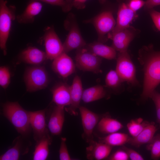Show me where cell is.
Listing matches in <instances>:
<instances>
[{
  "mask_svg": "<svg viewBox=\"0 0 160 160\" xmlns=\"http://www.w3.org/2000/svg\"><path fill=\"white\" fill-rule=\"evenodd\" d=\"M151 47L144 46L139 52L138 60L143 67L144 80L141 95L146 100L160 83V52H154Z\"/></svg>",
  "mask_w": 160,
  "mask_h": 160,
  "instance_id": "1",
  "label": "cell"
},
{
  "mask_svg": "<svg viewBox=\"0 0 160 160\" xmlns=\"http://www.w3.org/2000/svg\"><path fill=\"white\" fill-rule=\"evenodd\" d=\"M2 114L17 132L23 137L30 132L29 111L24 109L17 102H7L2 105Z\"/></svg>",
  "mask_w": 160,
  "mask_h": 160,
  "instance_id": "2",
  "label": "cell"
},
{
  "mask_svg": "<svg viewBox=\"0 0 160 160\" xmlns=\"http://www.w3.org/2000/svg\"><path fill=\"white\" fill-rule=\"evenodd\" d=\"M6 0H0V47L4 55L7 54L6 43L9 37L12 21L16 18V8L8 6Z\"/></svg>",
  "mask_w": 160,
  "mask_h": 160,
  "instance_id": "3",
  "label": "cell"
},
{
  "mask_svg": "<svg viewBox=\"0 0 160 160\" xmlns=\"http://www.w3.org/2000/svg\"><path fill=\"white\" fill-rule=\"evenodd\" d=\"M64 25L65 28L68 30V33L63 44V52L67 53L72 50L84 47L87 44L82 37L73 14L68 15Z\"/></svg>",
  "mask_w": 160,
  "mask_h": 160,
  "instance_id": "4",
  "label": "cell"
},
{
  "mask_svg": "<svg viewBox=\"0 0 160 160\" xmlns=\"http://www.w3.org/2000/svg\"><path fill=\"white\" fill-rule=\"evenodd\" d=\"M26 90L30 92L44 89L48 85L49 78L45 68L39 65L28 68L24 77Z\"/></svg>",
  "mask_w": 160,
  "mask_h": 160,
  "instance_id": "5",
  "label": "cell"
},
{
  "mask_svg": "<svg viewBox=\"0 0 160 160\" xmlns=\"http://www.w3.org/2000/svg\"><path fill=\"white\" fill-rule=\"evenodd\" d=\"M116 61V71L122 81L132 85H137L135 68L127 50L119 52Z\"/></svg>",
  "mask_w": 160,
  "mask_h": 160,
  "instance_id": "6",
  "label": "cell"
},
{
  "mask_svg": "<svg viewBox=\"0 0 160 160\" xmlns=\"http://www.w3.org/2000/svg\"><path fill=\"white\" fill-rule=\"evenodd\" d=\"M87 22L94 25L98 34V41L102 43L108 39V35L113 30L116 23L112 12L109 11L102 12Z\"/></svg>",
  "mask_w": 160,
  "mask_h": 160,
  "instance_id": "7",
  "label": "cell"
},
{
  "mask_svg": "<svg viewBox=\"0 0 160 160\" xmlns=\"http://www.w3.org/2000/svg\"><path fill=\"white\" fill-rule=\"evenodd\" d=\"M76 66L84 71L98 73L102 59L83 47L77 49L75 57Z\"/></svg>",
  "mask_w": 160,
  "mask_h": 160,
  "instance_id": "8",
  "label": "cell"
},
{
  "mask_svg": "<svg viewBox=\"0 0 160 160\" xmlns=\"http://www.w3.org/2000/svg\"><path fill=\"white\" fill-rule=\"evenodd\" d=\"M44 32L43 39L47 59L54 60L64 52L63 45L53 27H48Z\"/></svg>",
  "mask_w": 160,
  "mask_h": 160,
  "instance_id": "9",
  "label": "cell"
},
{
  "mask_svg": "<svg viewBox=\"0 0 160 160\" xmlns=\"http://www.w3.org/2000/svg\"><path fill=\"white\" fill-rule=\"evenodd\" d=\"M135 35V29L130 26L120 31L111 32L108 34V38L112 41V47L116 51L121 52L127 50Z\"/></svg>",
  "mask_w": 160,
  "mask_h": 160,
  "instance_id": "10",
  "label": "cell"
},
{
  "mask_svg": "<svg viewBox=\"0 0 160 160\" xmlns=\"http://www.w3.org/2000/svg\"><path fill=\"white\" fill-rule=\"evenodd\" d=\"M79 109L84 131L82 137L89 143L93 140V131L99 122V116L84 107L80 106Z\"/></svg>",
  "mask_w": 160,
  "mask_h": 160,
  "instance_id": "11",
  "label": "cell"
},
{
  "mask_svg": "<svg viewBox=\"0 0 160 160\" xmlns=\"http://www.w3.org/2000/svg\"><path fill=\"white\" fill-rule=\"evenodd\" d=\"M46 109L29 111L30 124L33 132L34 138L36 141L48 133L46 122Z\"/></svg>",
  "mask_w": 160,
  "mask_h": 160,
  "instance_id": "12",
  "label": "cell"
},
{
  "mask_svg": "<svg viewBox=\"0 0 160 160\" xmlns=\"http://www.w3.org/2000/svg\"><path fill=\"white\" fill-rule=\"evenodd\" d=\"M53 60L52 70L62 77L67 78L75 72V64L66 53L63 52Z\"/></svg>",
  "mask_w": 160,
  "mask_h": 160,
  "instance_id": "13",
  "label": "cell"
},
{
  "mask_svg": "<svg viewBox=\"0 0 160 160\" xmlns=\"http://www.w3.org/2000/svg\"><path fill=\"white\" fill-rule=\"evenodd\" d=\"M137 15L127 4L123 2L119 5L116 25L111 32H115L127 28Z\"/></svg>",
  "mask_w": 160,
  "mask_h": 160,
  "instance_id": "14",
  "label": "cell"
},
{
  "mask_svg": "<svg viewBox=\"0 0 160 160\" xmlns=\"http://www.w3.org/2000/svg\"><path fill=\"white\" fill-rule=\"evenodd\" d=\"M70 90L71 103L68 108H65V110L70 114L75 116L77 113V109L80 106L83 91L81 79L79 76L76 75L74 77L70 86Z\"/></svg>",
  "mask_w": 160,
  "mask_h": 160,
  "instance_id": "15",
  "label": "cell"
},
{
  "mask_svg": "<svg viewBox=\"0 0 160 160\" xmlns=\"http://www.w3.org/2000/svg\"><path fill=\"white\" fill-rule=\"evenodd\" d=\"M86 148L87 157L89 160H101L107 158L112 149V147L104 143L93 140Z\"/></svg>",
  "mask_w": 160,
  "mask_h": 160,
  "instance_id": "16",
  "label": "cell"
},
{
  "mask_svg": "<svg viewBox=\"0 0 160 160\" xmlns=\"http://www.w3.org/2000/svg\"><path fill=\"white\" fill-rule=\"evenodd\" d=\"M64 107L56 105L50 116L48 124V130L52 135H59L61 133L65 121Z\"/></svg>",
  "mask_w": 160,
  "mask_h": 160,
  "instance_id": "17",
  "label": "cell"
},
{
  "mask_svg": "<svg viewBox=\"0 0 160 160\" xmlns=\"http://www.w3.org/2000/svg\"><path fill=\"white\" fill-rule=\"evenodd\" d=\"M20 58L26 63L38 65L47 59L45 52L34 47H29L20 53Z\"/></svg>",
  "mask_w": 160,
  "mask_h": 160,
  "instance_id": "18",
  "label": "cell"
},
{
  "mask_svg": "<svg viewBox=\"0 0 160 160\" xmlns=\"http://www.w3.org/2000/svg\"><path fill=\"white\" fill-rule=\"evenodd\" d=\"M52 100L56 105L65 107L71 103L70 86L65 83L57 86L52 90Z\"/></svg>",
  "mask_w": 160,
  "mask_h": 160,
  "instance_id": "19",
  "label": "cell"
},
{
  "mask_svg": "<svg viewBox=\"0 0 160 160\" xmlns=\"http://www.w3.org/2000/svg\"><path fill=\"white\" fill-rule=\"evenodd\" d=\"M156 130L157 128L154 124L149 123L137 136L130 137L128 143L137 147L148 144L153 138Z\"/></svg>",
  "mask_w": 160,
  "mask_h": 160,
  "instance_id": "20",
  "label": "cell"
},
{
  "mask_svg": "<svg viewBox=\"0 0 160 160\" xmlns=\"http://www.w3.org/2000/svg\"><path fill=\"white\" fill-rule=\"evenodd\" d=\"M84 47L100 57L110 60L116 58V51L112 47L99 41L87 44Z\"/></svg>",
  "mask_w": 160,
  "mask_h": 160,
  "instance_id": "21",
  "label": "cell"
},
{
  "mask_svg": "<svg viewBox=\"0 0 160 160\" xmlns=\"http://www.w3.org/2000/svg\"><path fill=\"white\" fill-rule=\"evenodd\" d=\"M42 5L38 1H30L22 14L17 15L16 18L20 23H29L33 22L35 17L41 11Z\"/></svg>",
  "mask_w": 160,
  "mask_h": 160,
  "instance_id": "22",
  "label": "cell"
},
{
  "mask_svg": "<svg viewBox=\"0 0 160 160\" xmlns=\"http://www.w3.org/2000/svg\"><path fill=\"white\" fill-rule=\"evenodd\" d=\"M13 144L11 147L0 156V160H17L21 154H24L27 152V151L24 149L23 143L21 136L16 138Z\"/></svg>",
  "mask_w": 160,
  "mask_h": 160,
  "instance_id": "23",
  "label": "cell"
},
{
  "mask_svg": "<svg viewBox=\"0 0 160 160\" xmlns=\"http://www.w3.org/2000/svg\"><path fill=\"white\" fill-rule=\"evenodd\" d=\"M123 127V125L120 122L108 116L102 117L99 121L97 125L99 131L108 134L117 132Z\"/></svg>",
  "mask_w": 160,
  "mask_h": 160,
  "instance_id": "24",
  "label": "cell"
},
{
  "mask_svg": "<svg viewBox=\"0 0 160 160\" xmlns=\"http://www.w3.org/2000/svg\"><path fill=\"white\" fill-rule=\"evenodd\" d=\"M33 153V159L34 160H45L49 155V146L52 140L49 133L45 135L36 141Z\"/></svg>",
  "mask_w": 160,
  "mask_h": 160,
  "instance_id": "25",
  "label": "cell"
},
{
  "mask_svg": "<svg viewBox=\"0 0 160 160\" xmlns=\"http://www.w3.org/2000/svg\"><path fill=\"white\" fill-rule=\"evenodd\" d=\"M106 92L104 87L98 85L83 90L82 100L86 103L97 100L104 97Z\"/></svg>",
  "mask_w": 160,
  "mask_h": 160,
  "instance_id": "26",
  "label": "cell"
},
{
  "mask_svg": "<svg viewBox=\"0 0 160 160\" xmlns=\"http://www.w3.org/2000/svg\"><path fill=\"white\" fill-rule=\"evenodd\" d=\"M130 137L126 134L116 132L99 138V142L111 146H121L128 143Z\"/></svg>",
  "mask_w": 160,
  "mask_h": 160,
  "instance_id": "27",
  "label": "cell"
},
{
  "mask_svg": "<svg viewBox=\"0 0 160 160\" xmlns=\"http://www.w3.org/2000/svg\"><path fill=\"white\" fill-rule=\"evenodd\" d=\"M139 118L131 120L127 125L129 132L132 137L137 136L149 123Z\"/></svg>",
  "mask_w": 160,
  "mask_h": 160,
  "instance_id": "28",
  "label": "cell"
},
{
  "mask_svg": "<svg viewBox=\"0 0 160 160\" xmlns=\"http://www.w3.org/2000/svg\"><path fill=\"white\" fill-rule=\"evenodd\" d=\"M123 82L116 70H111L107 74L105 79L106 86L115 89Z\"/></svg>",
  "mask_w": 160,
  "mask_h": 160,
  "instance_id": "29",
  "label": "cell"
},
{
  "mask_svg": "<svg viewBox=\"0 0 160 160\" xmlns=\"http://www.w3.org/2000/svg\"><path fill=\"white\" fill-rule=\"evenodd\" d=\"M147 146L148 150L150 151L151 157L153 159L160 158V135L155 137Z\"/></svg>",
  "mask_w": 160,
  "mask_h": 160,
  "instance_id": "30",
  "label": "cell"
},
{
  "mask_svg": "<svg viewBox=\"0 0 160 160\" xmlns=\"http://www.w3.org/2000/svg\"><path fill=\"white\" fill-rule=\"evenodd\" d=\"M30 1H42L52 5L59 6L65 12L69 11L73 6V0H30Z\"/></svg>",
  "mask_w": 160,
  "mask_h": 160,
  "instance_id": "31",
  "label": "cell"
},
{
  "mask_svg": "<svg viewBox=\"0 0 160 160\" xmlns=\"http://www.w3.org/2000/svg\"><path fill=\"white\" fill-rule=\"evenodd\" d=\"M11 74L9 68L5 66L0 68V85L4 89L8 86L10 82Z\"/></svg>",
  "mask_w": 160,
  "mask_h": 160,
  "instance_id": "32",
  "label": "cell"
},
{
  "mask_svg": "<svg viewBox=\"0 0 160 160\" xmlns=\"http://www.w3.org/2000/svg\"><path fill=\"white\" fill-rule=\"evenodd\" d=\"M66 138L61 137L59 150V158L60 160H71L67 146Z\"/></svg>",
  "mask_w": 160,
  "mask_h": 160,
  "instance_id": "33",
  "label": "cell"
},
{
  "mask_svg": "<svg viewBox=\"0 0 160 160\" xmlns=\"http://www.w3.org/2000/svg\"><path fill=\"white\" fill-rule=\"evenodd\" d=\"M129 159L127 153L124 149L116 151L108 158L110 160H128Z\"/></svg>",
  "mask_w": 160,
  "mask_h": 160,
  "instance_id": "34",
  "label": "cell"
},
{
  "mask_svg": "<svg viewBox=\"0 0 160 160\" xmlns=\"http://www.w3.org/2000/svg\"><path fill=\"white\" fill-rule=\"evenodd\" d=\"M150 98L153 100L155 105L157 120L160 126V101L157 95V92L155 90L152 93Z\"/></svg>",
  "mask_w": 160,
  "mask_h": 160,
  "instance_id": "35",
  "label": "cell"
},
{
  "mask_svg": "<svg viewBox=\"0 0 160 160\" xmlns=\"http://www.w3.org/2000/svg\"><path fill=\"white\" fill-rule=\"evenodd\" d=\"M123 149L127 153L129 158L131 160H143V157L135 151L130 148L124 147Z\"/></svg>",
  "mask_w": 160,
  "mask_h": 160,
  "instance_id": "36",
  "label": "cell"
},
{
  "mask_svg": "<svg viewBox=\"0 0 160 160\" xmlns=\"http://www.w3.org/2000/svg\"><path fill=\"white\" fill-rule=\"evenodd\" d=\"M145 1L143 0H130L127 5L133 11H136L144 6Z\"/></svg>",
  "mask_w": 160,
  "mask_h": 160,
  "instance_id": "37",
  "label": "cell"
},
{
  "mask_svg": "<svg viewBox=\"0 0 160 160\" xmlns=\"http://www.w3.org/2000/svg\"><path fill=\"white\" fill-rule=\"evenodd\" d=\"M149 14L156 27L160 31V12L151 9Z\"/></svg>",
  "mask_w": 160,
  "mask_h": 160,
  "instance_id": "38",
  "label": "cell"
},
{
  "mask_svg": "<svg viewBox=\"0 0 160 160\" xmlns=\"http://www.w3.org/2000/svg\"><path fill=\"white\" fill-rule=\"evenodd\" d=\"M159 5H160V0H147L144 6L146 9H151Z\"/></svg>",
  "mask_w": 160,
  "mask_h": 160,
  "instance_id": "39",
  "label": "cell"
},
{
  "mask_svg": "<svg viewBox=\"0 0 160 160\" xmlns=\"http://www.w3.org/2000/svg\"><path fill=\"white\" fill-rule=\"evenodd\" d=\"M87 0H73V6L79 9H82L84 8L85 3Z\"/></svg>",
  "mask_w": 160,
  "mask_h": 160,
  "instance_id": "40",
  "label": "cell"
},
{
  "mask_svg": "<svg viewBox=\"0 0 160 160\" xmlns=\"http://www.w3.org/2000/svg\"><path fill=\"white\" fill-rule=\"evenodd\" d=\"M157 95H158V97L159 99V100L160 101V94L158 93L157 92Z\"/></svg>",
  "mask_w": 160,
  "mask_h": 160,
  "instance_id": "41",
  "label": "cell"
},
{
  "mask_svg": "<svg viewBox=\"0 0 160 160\" xmlns=\"http://www.w3.org/2000/svg\"></svg>",
  "mask_w": 160,
  "mask_h": 160,
  "instance_id": "42",
  "label": "cell"
}]
</instances>
